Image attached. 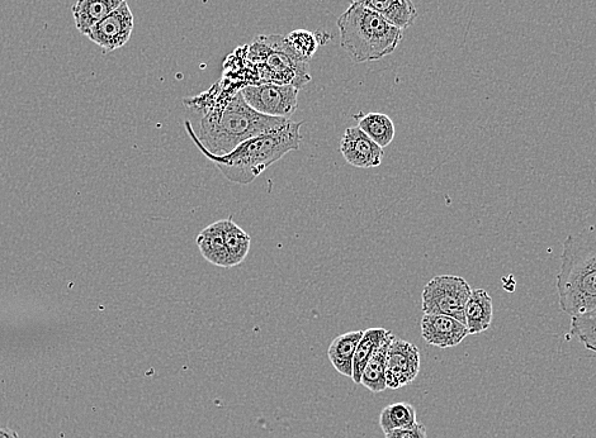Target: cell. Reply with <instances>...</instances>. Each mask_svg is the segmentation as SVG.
I'll return each instance as SVG.
<instances>
[{"label":"cell","instance_id":"6da1fadb","mask_svg":"<svg viewBox=\"0 0 596 438\" xmlns=\"http://www.w3.org/2000/svg\"><path fill=\"white\" fill-rule=\"evenodd\" d=\"M302 125L304 122H292L288 119L285 125L249 138L229 154L216 156L210 154L198 141L191 123H186L189 135L202 154L216 165L227 180L241 185L253 183L269 166L276 164L288 152L300 149Z\"/></svg>","mask_w":596,"mask_h":438},{"label":"cell","instance_id":"7a4b0ae2","mask_svg":"<svg viewBox=\"0 0 596 438\" xmlns=\"http://www.w3.org/2000/svg\"><path fill=\"white\" fill-rule=\"evenodd\" d=\"M556 287L561 311L570 317L596 307V225L567 236Z\"/></svg>","mask_w":596,"mask_h":438},{"label":"cell","instance_id":"3957f363","mask_svg":"<svg viewBox=\"0 0 596 438\" xmlns=\"http://www.w3.org/2000/svg\"><path fill=\"white\" fill-rule=\"evenodd\" d=\"M287 118L264 116L249 106L241 92L224 108L212 109L202 118L198 141L212 155L229 154L243 142L285 125Z\"/></svg>","mask_w":596,"mask_h":438},{"label":"cell","instance_id":"277c9868","mask_svg":"<svg viewBox=\"0 0 596 438\" xmlns=\"http://www.w3.org/2000/svg\"><path fill=\"white\" fill-rule=\"evenodd\" d=\"M340 46L356 64L389 56L402 41L404 32L380 14L352 3L338 19Z\"/></svg>","mask_w":596,"mask_h":438},{"label":"cell","instance_id":"5b68a950","mask_svg":"<svg viewBox=\"0 0 596 438\" xmlns=\"http://www.w3.org/2000/svg\"><path fill=\"white\" fill-rule=\"evenodd\" d=\"M247 47L250 63L258 69L260 82L292 85L298 90L310 82L309 63L293 54L285 37L259 36Z\"/></svg>","mask_w":596,"mask_h":438},{"label":"cell","instance_id":"8992f818","mask_svg":"<svg viewBox=\"0 0 596 438\" xmlns=\"http://www.w3.org/2000/svg\"><path fill=\"white\" fill-rule=\"evenodd\" d=\"M472 293L470 284L461 276H435L422 293L424 314H443L465 323V308Z\"/></svg>","mask_w":596,"mask_h":438},{"label":"cell","instance_id":"52a82bcc","mask_svg":"<svg viewBox=\"0 0 596 438\" xmlns=\"http://www.w3.org/2000/svg\"><path fill=\"white\" fill-rule=\"evenodd\" d=\"M245 102L264 116L290 119L298 106V90L292 85L260 83L240 90Z\"/></svg>","mask_w":596,"mask_h":438},{"label":"cell","instance_id":"ba28073f","mask_svg":"<svg viewBox=\"0 0 596 438\" xmlns=\"http://www.w3.org/2000/svg\"><path fill=\"white\" fill-rule=\"evenodd\" d=\"M135 18L129 3L124 2L120 7L101 22L97 23L88 33V38L101 47L104 54L122 49L130 41L134 32Z\"/></svg>","mask_w":596,"mask_h":438},{"label":"cell","instance_id":"9c48e42d","mask_svg":"<svg viewBox=\"0 0 596 438\" xmlns=\"http://www.w3.org/2000/svg\"><path fill=\"white\" fill-rule=\"evenodd\" d=\"M420 371V351L409 341L395 336L386 354L387 389H400L414 382Z\"/></svg>","mask_w":596,"mask_h":438},{"label":"cell","instance_id":"30bf717a","mask_svg":"<svg viewBox=\"0 0 596 438\" xmlns=\"http://www.w3.org/2000/svg\"><path fill=\"white\" fill-rule=\"evenodd\" d=\"M339 150L349 165L358 169L378 168L385 152L361 128L350 127L340 140Z\"/></svg>","mask_w":596,"mask_h":438},{"label":"cell","instance_id":"8fae6325","mask_svg":"<svg viewBox=\"0 0 596 438\" xmlns=\"http://www.w3.org/2000/svg\"><path fill=\"white\" fill-rule=\"evenodd\" d=\"M420 330L425 342L439 349L458 346L470 335L465 323L443 314H424Z\"/></svg>","mask_w":596,"mask_h":438},{"label":"cell","instance_id":"7c38bea8","mask_svg":"<svg viewBox=\"0 0 596 438\" xmlns=\"http://www.w3.org/2000/svg\"><path fill=\"white\" fill-rule=\"evenodd\" d=\"M352 3L371 9L386 21L404 31L414 25L418 18L413 0H353Z\"/></svg>","mask_w":596,"mask_h":438},{"label":"cell","instance_id":"4fadbf2b","mask_svg":"<svg viewBox=\"0 0 596 438\" xmlns=\"http://www.w3.org/2000/svg\"><path fill=\"white\" fill-rule=\"evenodd\" d=\"M126 0H77L72 8L75 27L80 35L88 36L97 23L116 11Z\"/></svg>","mask_w":596,"mask_h":438},{"label":"cell","instance_id":"5bb4252c","mask_svg":"<svg viewBox=\"0 0 596 438\" xmlns=\"http://www.w3.org/2000/svg\"><path fill=\"white\" fill-rule=\"evenodd\" d=\"M493 318V298L484 289H472L465 308L466 327L470 335H479L489 330Z\"/></svg>","mask_w":596,"mask_h":438},{"label":"cell","instance_id":"9a60e30c","mask_svg":"<svg viewBox=\"0 0 596 438\" xmlns=\"http://www.w3.org/2000/svg\"><path fill=\"white\" fill-rule=\"evenodd\" d=\"M197 246L208 263L230 269L225 245V219L212 223L197 236Z\"/></svg>","mask_w":596,"mask_h":438},{"label":"cell","instance_id":"2e32d148","mask_svg":"<svg viewBox=\"0 0 596 438\" xmlns=\"http://www.w3.org/2000/svg\"><path fill=\"white\" fill-rule=\"evenodd\" d=\"M363 331H350L335 337L328 349L330 363L339 374L352 378L353 360Z\"/></svg>","mask_w":596,"mask_h":438},{"label":"cell","instance_id":"e0dca14e","mask_svg":"<svg viewBox=\"0 0 596 438\" xmlns=\"http://www.w3.org/2000/svg\"><path fill=\"white\" fill-rule=\"evenodd\" d=\"M391 333L385 330V328H368V330L363 331V336L357 346L356 354H354L352 375L354 383L361 384L363 370L366 368L368 361H370L378 347L390 337Z\"/></svg>","mask_w":596,"mask_h":438},{"label":"cell","instance_id":"ac0fdd59","mask_svg":"<svg viewBox=\"0 0 596 438\" xmlns=\"http://www.w3.org/2000/svg\"><path fill=\"white\" fill-rule=\"evenodd\" d=\"M395 335L391 333L383 344L378 347L377 351L371 357L370 361L363 370L361 384L364 385L372 393H382L387 389L386 384V354L387 349L394 340Z\"/></svg>","mask_w":596,"mask_h":438},{"label":"cell","instance_id":"d6986e66","mask_svg":"<svg viewBox=\"0 0 596 438\" xmlns=\"http://www.w3.org/2000/svg\"><path fill=\"white\" fill-rule=\"evenodd\" d=\"M358 127L382 149L394 141L395 125L387 114L368 113L366 116L358 118Z\"/></svg>","mask_w":596,"mask_h":438},{"label":"cell","instance_id":"ffe728a7","mask_svg":"<svg viewBox=\"0 0 596 438\" xmlns=\"http://www.w3.org/2000/svg\"><path fill=\"white\" fill-rule=\"evenodd\" d=\"M250 244L252 240L248 233L236 225L233 218L225 219V245L230 268L243 263L249 254Z\"/></svg>","mask_w":596,"mask_h":438},{"label":"cell","instance_id":"44dd1931","mask_svg":"<svg viewBox=\"0 0 596 438\" xmlns=\"http://www.w3.org/2000/svg\"><path fill=\"white\" fill-rule=\"evenodd\" d=\"M418 423L416 420V409L410 403L399 402L390 404L382 409L380 413V426L383 433H387L399 428L414 426Z\"/></svg>","mask_w":596,"mask_h":438},{"label":"cell","instance_id":"7402d4cb","mask_svg":"<svg viewBox=\"0 0 596 438\" xmlns=\"http://www.w3.org/2000/svg\"><path fill=\"white\" fill-rule=\"evenodd\" d=\"M286 44L298 59L309 63L320 47L318 33L307 30H295L285 36Z\"/></svg>","mask_w":596,"mask_h":438},{"label":"cell","instance_id":"603a6c76","mask_svg":"<svg viewBox=\"0 0 596 438\" xmlns=\"http://www.w3.org/2000/svg\"><path fill=\"white\" fill-rule=\"evenodd\" d=\"M571 318V335L576 337L586 349L596 352V307L590 312Z\"/></svg>","mask_w":596,"mask_h":438},{"label":"cell","instance_id":"cb8c5ba5","mask_svg":"<svg viewBox=\"0 0 596 438\" xmlns=\"http://www.w3.org/2000/svg\"><path fill=\"white\" fill-rule=\"evenodd\" d=\"M386 438H428L427 428L422 423H415L414 426L399 428L385 433Z\"/></svg>","mask_w":596,"mask_h":438},{"label":"cell","instance_id":"d4e9b609","mask_svg":"<svg viewBox=\"0 0 596 438\" xmlns=\"http://www.w3.org/2000/svg\"><path fill=\"white\" fill-rule=\"evenodd\" d=\"M0 438H20L16 431L11 428L0 426Z\"/></svg>","mask_w":596,"mask_h":438}]
</instances>
